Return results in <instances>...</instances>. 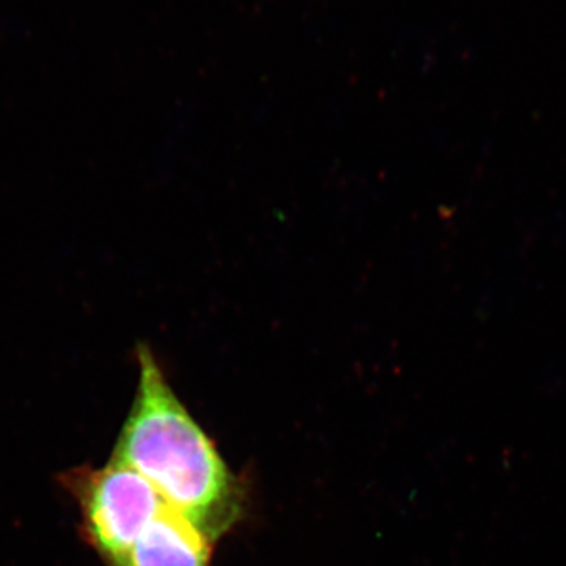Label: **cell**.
<instances>
[{
  "instance_id": "6da1fadb",
  "label": "cell",
  "mask_w": 566,
  "mask_h": 566,
  "mask_svg": "<svg viewBox=\"0 0 566 566\" xmlns=\"http://www.w3.org/2000/svg\"><path fill=\"white\" fill-rule=\"evenodd\" d=\"M137 360L136 400L112 460L148 480L167 505L216 542L243 512L240 483L175 395L147 345L137 349Z\"/></svg>"
},
{
  "instance_id": "7a4b0ae2",
  "label": "cell",
  "mask_w": 566,
  "mask_h": 566,
  "mask_svg": "<svg viewBox=\"0 0 566 566\" xmlns=\"http://www.w3.org/2000/svg\"><path fill=\"white\" fill-rule=\"evenodd\" d=\"M71 480L88 542L109 565L132 549L166 504L148 480L114 460L103 469L74 472Z\"/></svg>"
},
{
  "instance_id": "3957f363",
  "label": "cell",
  "mask_w": 566,
  "mask_h": 566,
  "mask_svg": "<svg viewBox=\"0 0 566 566\" xmlns=\"http://www.w3.org/2000/svg\"><path fill=\"white\" fill-rule=\"evenodd\" d=\"M210 557V539L164 504L132 549L111 566H208Z\"/></svg>"
}]
</instances>
